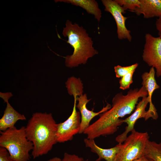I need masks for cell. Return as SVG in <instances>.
<instances>
[{"instance_id":"17","label":"cell","mask_w":161,"mask_h":161,"mask_svg":"<svg viewBox=\"0 0 161 161\" xmlns=\"http://www.w3.org/2000/svg\"><path fill=\"white\" fill-rule=\"evenodd\" d=\"M144 156L153 161H161V143L148 140L145 148Z\"/></svg>"},{"instance_id":"4","label":"cell","mask_w":161,"mask_h":161,"mask_svg":"<svg viewBox=\"0 0 161 161\" xmlns=\"http://www.w3.org/2000/svg\"><path fill=\"white\" fill-rule=\"evenodd\" d=\"M0 133V147L7 150L14 161L30 160L29 152L33 146L27 138L25 126L18 129L14 126Z\"/></svg>"},{"instance_id":"6","label":"cell","mask_w":161,"mask_h":161,"mask_svg":"<svg viewBox=\"0 0 161 161\" xmlns=\"http://www.w3.org/2000/svg\"><path fill=\"white\" fill-rule=\"evenodd\" d=\"M143 60L150 66L155 68L157 77L161 76V38L150 34L145 35Z\"/></svg>"},{"instance_id":"21","label":"cell","mask_w":161,"mask_h":161,"mask_svg":"<svg viewBox=\"0 0 161 161\" xmlns=\"http://www.w3.org/2000/svg\"><path fill=\"white\" fill-rule=\"evenodd\" d=\"M83 159L75 154H70L65 152L62 161H83Z\"/></svg>"},{"instance_id":"1","label":"cell","mask_w":161,"mask_h":161,"mask_svg":"<svg viewBox=\"0 0 161 161\" xmlns=\"http://www.w3.org/2000/svg\"><path fill=\"white\" fill-rule=\"evenodd\" d=\"M145 87L129 90L126 95L118 93L112 100V105L108 110L100 114V117L84 131L88 139L112 134L123 123L120 118L131 113L140 97L147 96Z\"/></svg>"},{"instance_id":"9","label":"cell","mask_w":161,"mask_h":161,"mask_svg":"<svg viewBox=\"0 0 161 161\" xmlns=\"http://www.w3.org/2000/svg\"><path fill=\"white\" fill-rule=\"evenodd\" d=\"M149 100L148 96L143 97L142 99L137 103L134 112L129 117L123 120V123H126L127 126L125 131L118 135L115 138L116 141L118 143H123L127 137L129 133L134 129V125L137 121L139 118H143L147 120L151 115L145 110Z\"/></svg>"},{"instance_id":"24","label":"cell","mask_w":161,"mask_h":161,"mask_svg":"<svg viewBox=\"0 0 161 161\" xmlns=\"http://www.w3.org/2000/svg\"><path fill=\"white\" fill-rule=\"evenodd\" d=\"M13 96L11 92H7L6 93H2L0 92V97L4 100V101L6 100H9V99Z\"/></svg>"},{"instance_id":"3","label":"cell","mask_w":161,"mask_h":161,"mask_svg":"<svg viewBox=\"0 0 161 161\" xmlns=\"http://www.w3.org/2000/svg\"><path fill=\"white\" fill-rule=\"evenodd\" d=\"M62 34L67 37L66 42L73 48L72 54L64 57L65 64L68 67L72 68L80 65L85 64L88 59L98 53L93 47V42L86 30L76 23L67 20Z\"/></svg>"},{"instance_id":"19","label":"cell","mask_w":161,"mask_h":161,"mask_svg":"<svg viewBox=\"0 0 161 161\" xmlns=\"http://www.w3.org/2000/svg\"><path fill=\"white\" fill-rule=\"evenodd\" d=\"M125 11L129 10L134 12L135 9L139 7V0H115Z\"/></svg>"},{"instance_id":"5","label":"cell","mask_w":161,"mask_h":161,"mask_svg":"<svg viewBox=\"0 0 161 161\" xmlns=\"http://www.w3.org/2000/svg\"><path fill=\"white\" fill-rule=\"evenodd\" d=\"M122 143L114 161H133L144 156L149 137L147 132H140L134 129Z\"/></svg>"},{"instance_id":"22","label":"cell","mask_w":161,"mask_h":161,"mask_svg":"<svg viewBox=\"0 0 161 161\" xmlns=\"http://www.w3.org/2000/svg\"><path fill=\"white\" fill-rule=\"evenodd\" d=\"M0 161H14L11 158L7 150L0 147Z\"/></svg>"},{"instance_id":"15","label":"cell","mask_w":161,"mask_h":161,"mask_svg":"<svg viewBox=\"0 0 161 161\" xmlns=\"http://www.w3.org/2000/svg\"><path fill=\"white\" fill-rule=\"evenodd\" d=\"M55 2H64L80 7L87 12L94 16L99 22L102 16V12L97 2L95 0H56Z\"/></svg>"},{"instance_id":"13","label":"cell","mask_w":161,"mask_h":161,"mask_svg":"<svg viewBox=\"0 0 161 161\" xmlns=\"http://www.w3.org/2000/svg\"><path fill=\"white\" fill-rule=\"evenodd\" d=\"M140 5L134 11L145 18L161 17V0H139Z\"/></svg>"},{"instance_id":"2","label":"cell","mask_w":161,"mask_h":161,"mask_svg":"<svg viewBox=\"0 0 161 161\" xmlns=\"http://www.w3.org/2000/svg\"><path fill=\"white\" fill-rule=\"evenodd\" d=\"M57 125L51 113L32 114L25 126V132L33 144L31 154L33 159L47 154L58 143Z\"/></svg>"},{"instance_id":"26","label":"cell","mask_w":161,"mask_h":161,"mask_svg":"<svg viewBox=\"0 0 161 161\" xmlns=\"http://www.w3.org/2000/svg\"><path fill=\"white\" fill-rule=\"evenodd\" d=\"M47 161H62V160L60 158L56 157L48 160Z\"/></svg>"},{"instance_id":"20","label":"cell","mask_w":161,"mask_h":161,"mask_svg":"<svg viewBox=\"0 0 161 161\" xmlns=\"http://www.w3.org/2000/svg\"><path fill=\"white\" fill-rule=\"evenodd\" d=\"M135 71H133L121 78L119 80L120 89L125 90L129 89L133 83L132 77Z\"/></svg>"},{"instance_id":"10","label":"cell","mask_w":161,"mask_h":161,"mask_svg":"<svg viewBox=\"0 0 161 161\" xmlns=\"http://www.w3.org/2000/svg\"><path fill=\"white\" fill-rule=\"evenodd\" d=\"M88 99L86 94H83L77 97L78 103L76 104V108L79 111L81 115V123L79 134L83 133L84 131L90 126L91 120L95 117L110 109L111 106L108 103L99 112H94L93 110H89L86 107L87 104L91 100Z\"/></svg>"},{"instance_id":"11","label":"cell","mask_w":161,"mask_h":161,"mask_svg":"<svg viewBox=\"0 0 161 161\" xmlns=\"http://www.w3.org/2000/svg\"><path fill=\"white\" fill-rule=\"evenodd\" d=\"M155 71L154 68L151 67L148 72H145L142 75V84L148 92L149 100V107L148 112L153 116V119H157L158 117L157 110L152 101V97L154 91L160 88L155 77Z\"/></svg>"},{"instance_id":"14","label":"cell","mask_w":161,"mask_h":161,"mask_svg":"<svg viewBox=\"0 0 161 161\" xmlns=\"http://www.w3.org/2000/svg\"><path fill=\"white\" fill-rule=\"evenodd\" d=\"M6 106L1 118L0 119V131H4L15 126L19 120H25L26 118L24 114L19 113L11 105L7 100L4 102Z\"/></svg>"},{"instance_id":"25","label":"cell","mask_w":161,"mask_h":161,"mask_svg":"<svg viewBox=\"0 0 161 161\" xmlns=\"http://www.w3.org/2000/svg\"><path fill=\"white\" fill-rule=\"evenodd\" d=\"M133 161H153V160L150 159L145 156L136 159Z\"/></svg>"},{"instance_id":"8","label":"cell","mask_w":161,"mask_h":161,"mask_svg":"<svg viewBox=\"0 0 161 161\" xmlns=\"http://www.w3.org/2000/svg\"><path fill=\"white\" fill-rule=\"evenodd\" d=\"M101 2L105 7V10L110 13L115 21L118 39H127L131 42L132 37L130 31L127 28L125 25V22L127 18L123 15L125 13V11L115 0H102Z\"/></svg>"},{"instance_id":"23","label":"cell","mask_w":161,"mask_h":161,"mask_svg":"<svg viewBox=\"0 0 161 161\" xmlns=\"http://www.w3.org/2000/svg\"><path fill=\"white\" fill-rule=\"evenodd\" d=\"M155 25L158 31L159 37L161 38V17L157 19Z\"/></svg>"},{"instance_id":"16","label":"cell","mask_w":161,"mask_h":161,"mask_svg":"<svg viewBox=\"0 0 161 161\" xmlns=\"http://www.w3.org/2000/svg\"><path fill=\"white\" fill-rule=\"evenodd\" d=\"M65 84L70 95L78 97L83 94V85L80 78L71 77L68 78Z\"/></svg>"},{"instance_id":"27","label":"cell","mask_w":161,"mask_h":161,"mask_svg":"<svg viewBox=\"0 0 161 161\" xmlns=\"http://www.w3.org/2000/svg\"><path fill=\"white\" fill-rule=\"evenodd\" d=\"M83 161H85V160H84Z\"/></svg>"},{"instance_id":"12","label":"cell","mask_w":161,"mask_h":161,"mask_svg":"<svg viewBox=\"0 0 161 161\" xmlns=\"http://www.w3.org/2000/svg\"><path fill=\"white\" fill-rule=\"evenodd\" d=\"M84 142L86 147L89 148L92 152L98 155V158L96 161H100L102 159L106 161H114L116 155L122 143H118L114 147L104 149L98 146L94 139L85 138L84 140Z\"/></svg>"},{"instance_id":"18","label":"cell","mask_w":161,"mask_h":161,"mask_svg":"<svg viewBox=\"0 0 161 161\" xmlns=\"http://www.w3.org/2000/svg\"><path fill=\"white\" fill-rule=\"evenodd\" d=\"M138 66V64L136 63L126 66H122L119 65L115 66L114 69L116 77L118 78H121L130 72L135 71Z\"/></svg>"},{"instance_id":"7","label":"cell","mask_w":161,"mask_h":161,"mask_svg":"<svg viewBox=\"0 0 161 161\" xmlns=\"http://www.w3.org/2000/svg\"><path fill=\"white\" fill-rule=\"evenodd\" d=\"M77 97H74V105L71 115L64 122L58 123L56 133L58 143H64L71 141L75 135L79 134L81 116L80 112L76 109Z\"/></svg>"}]
</instances>
